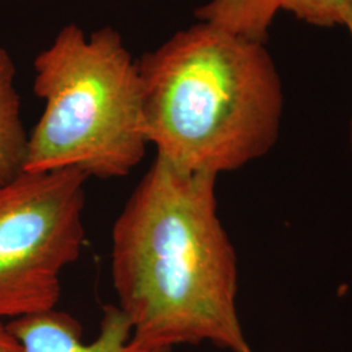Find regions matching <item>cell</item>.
Returning <instances> with one entry per match:
<instances>
[{
  "mask_svg": "<svg viewBox=\"0 0 352 352\" xmlns=\"http://www.w3.org/2000/svg\"><path fill=\"white\" fill-rule=\"evenodd\" d=\"M28 139L16 88V67L0 46V186L24 171Z\"/></svg>",
  "mask_w": 352,
  "mask_h": 352,
  "instance_id": "8992f818",
  "label": "cell"
},
{
  "mask_svg": "<svg viewBox=\"0 0 352 352\" xmlns=\"http://www.w3.org/2000/svg\"><path fill=\"white\" fill-rule=\"evenodd\" d=\"M0 352H23L21 344L13 337L12 333L0 318Z\"/></svg>",
  "mask_w": 352,
  "mask_h": 352,
  "instance_id": "9c48e42d",
  "label": "cell"
},
{
  "mask_svg": "<svg viewBox=\"0 0 352 352\" xmlns=\"http://www.w3.org/2000/svg\"><path fill=\"white\" fill-rule=\"evenodd\" d=\"M217 179L155 157L113 223V289L140 346L253 352L240 322L238 257L218 215Z\"/></svg>",
  "mask_w": 352,
  "mask_h": 352,
  "instance_id": "6da1fadb",
  "label": "cell"
},
{
  "mask_svg": "<svg viewBox=\"0 0 352 352\" xmlns=\"http://www.w3.org/2000/svg\"><path fill=\"white\" fill-rule=\"evenodd\" d=\"M279 10L291 12L311 25H344L352 11V0H278Z\"/></svg>",
  "mask_w": 352,
  "mask_h": 352,
  "instance_id": "ba28073f",
  "label": "cell"
},
{
  "mask_svg": "<svg viewBox=\"0 0 352 352\" xmlns=\"http://www.w3.org/2000/svg\"><path fill=\"white\" fill-rule=\"evenodd\" d=\"M7 327L23 352H171L133 342L128 317L113 304L103 307L100 331L89 343L75 317L56 309L14 318Z\"/></svg>",
  "mask_w": 352,
  "mask_h": 352,
  "instance_id": "5b68a950",
  "label": "cell"
},
{
  "mask_svg": "<svg viewBox=\"0 0 352 352\" xmlns=\"http://www.w3.org/2000/svg\"><path fill=\"white\" fill-rule=\"evenodd\" d=\"M138 65L146 139L176 168L219 176L277 144L283 87L265 43L199 21Z\"/></svg>",
  "mask_w": 352,
  "mask_h": 352,
  "instance_id": "7a4b0ae2",
  "label": "cell"
},
{
  "mask_svg": "<svg viewBox=\"0 0 352 352\" xmlns=\"http://www.w3.org/2000/svg\"><path fill=\"white\" fill-rule=\"evenodd\" d=\"M75 168L23 171L0 186V318L55 309L62 274L80 257L85 184Z\"/></svg>",
  "mask_w": 352,
  "mask_h": 352,
  "instance_id": "277c9868",
  "label": "cell"
},
{
  "mask_svg": "<svg viewBox=\"0 0 352 352\" xmlns=\"http://www.w3.org/2000/svg\"><path fill=\"white\" fill-rule=\"evenodd\" d=\"M344 26L350 30V33H351L352 36V11L349 13L347 16H346V20H344ZM350 148H351L352 151V120H351V126H350Z\"/></svg>",
  "mask_w": 352,
  "mask_h": 352,
  "instance_id": "30bf717a",
  "label": "cell"
},
{
  "mask_svg": "<svg viewBox=\"0 0 352 352\" xmlns=\"http://www.w3.org/2000/svg\"><path fill=\"white\" fill-rule=\"evenodd\" d=\"M278 10V0H210L195 16L199 21L265 43Z\"/></svg>",
  "mask_w": 352,
  "mask_h": 352,
  "instance_id": "52a82bcc",
  "label": "cell"
},
{
  "mask_svg": "<svg viewBox=\"0 0 352 352\" xmlns=\"http://www.w3.org/2000/svg\"><path fill=\"white\" fill-rule=\"evenodd\" d=\"M45 109L28 139L24 171L75 168L97 179L129 175L144 160V85L111 26L87 34L68 24L34 60Z\"/></svg>",
  "mask_w": 352,
  "mask_h": 352,
  "instance_id": "3957f363",
  "label": "cell"
}]
</instances>
